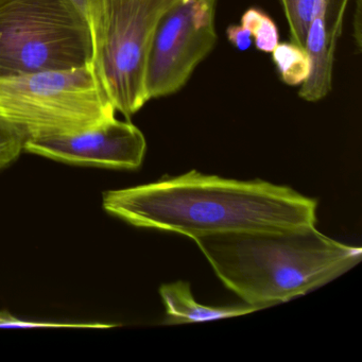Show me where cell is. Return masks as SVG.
Here are the masks:
<instances>
[{
	"label": "cell",
	"mask_w": 362,
	"mask_h": 362,
	"mask_svg": "<svg viewBox=\"0 0 362 362\" xmlns=\"http://www.w3.org/2000/svg\"><path fill=\"white\" fill-rule=\"evenodd\" d=\"M177 0H90L92 64L116 111L130 118L149 101L148 54L163 14Z\"/></svg>",
	"instance_id": "obj_3"
},
{
	"label": "cell",
	"mask_w": 362,
	"mask_h": 362,
	"mask_svg": "<svg viewBox=\"0 0 362 362\" xmlns=\"http://www.w3.org/2000/svg\"><path fill=\"white\" fill-rule=\"evenodd\" d=\"M146 149L143 132L116 118L79 132L29 139L24 145V151L50 160L111 169L139 168Z\"/></svg>",
	"instance_id": "obj_7"
},
{
	"label": "cell",
	"mask_w": 362,
	"mask_h": 362,
	"mask_svg": "<svg viewBox=\"0 0 362 362\" xmlns=\"http://www.w3.org/2000/svg\"><path fill=\"white\" fill-rule=\"evenodd\" d=\"M160 294L166 313V319L163 324L167 325L215 321L258 311L256 307L247 304L222 307L199 304L194 300L190 284L184 281L164 284L160 286Z\"/></svg>",
	"instance_id": "obj_9"
},
{
	"label": "cell",
	"mask_w": 362,
	"mask_h": 362,
	"mask_svg": "<svg viewBox=\"0 0 362 362\" xmlns=\"http://www.w3.org/2000/svg\"><path fill=\"white\" fill-rule=\"evenodd\" d=\"M349 3V0H317L315 3L305 44L310 59V75L298 93L305 101L317 103L332 90L334 52Z\"/></svg>",
	"instance_id": "obj_8"
},
{
	"label": "cell",
	"mask_w": 362,
	"mask_h": 362,
	"mask_svg": "<svg viewBox=\"0 0 362 362\" xmlns=\"http://www.w3.org/2000/svg\"><path fill=\"white\" fill-rule=\"evenodd\" d=\"M241 26L247 28L254 37V44L259 52L272 54L279 44V33L272 18L257 8H250L241 18Z\"/></svg>",
	"instance_id": "obj_11"
},
{
	"label": "cell",
	"mask_w": 362,
	"mask_h": 362,
	"mask_svg": "<svg viewBox=\"0 0 362 362\" xmlns=\"http://www.w3.org/2000/svg\"><path fill=\"white\" fill-rule=\"evenodd\" d=\"M75 7L81 12L82 16L88 20V7H90V0H71Z\"/></svg>",
	"instance_id": "obj_16"
},
{
	"label": "cell",
	"mask_w": 362,
	"mask_h": 362,
	"mask_svg": "<svg viewBox=\"0 0 362 362\" xmlns=\"http://www.w3.org/2000/svg\"><path fill=\"white\" fill-rule=\"evenodd\" d=\"M217 0H177L160 18L148 54L149 100L175 94L217 43Z\"/></svg>",
	"instance_id": "obj_6"
},
{
	"label": "cell",
	"mask_w": 362,
	"mask_h": 362,
	"mask_svg": "<svg viewBox=\"0 0 362 362\" xmlns=\"http://www.w3.org/2000/svg\"><path fill=\"white\" fill-rule=\"evenodd\" d=\"M103 209L136 228L192 239L222 233L285 230L317 223V201L264 180L239 181L190 170L103 194Z\"/></svg>",
	"instance_id": "obj_1"
},
{
	"label": "cell",
	"mask_w": 362,
	"mask_h": 362,
	"mask_svg": "<svg viewBox=\"0 0 362 362\" xmlns=\"http://www.w3.org/2000/svg\"><path fill=\"white\" fill-rule=\"evenodd\" d=\"M226 37L239 52H247L253 44L251 33L241 25H230L226 30Z\"/></svg>",
	"instance_id": "obj_15"
},
{
	"label": "cell",
	"mask_w": 362,
	"mask_h": 362,
	"mask_svg": "<svg viewBox=\"0 0 362 362\" xmlns=\"http://www.w3.org/2000/svg\"><path fill=\"white\" fill-rule=\"evenodd\" d=\"M115 325L103 323H58L18 319L7 311H0V328H110Z\"/></svg>",
	"instance_id": "obj_14"
},
{
	"label": "cell",
	"mask_w": 362,
	"mask_h": 362,
	"mask_svg": "<svg viewBox=\"0 0 362 362\" xmlns=\"http://www.w3.org/2000/svg\"><path fill=\"white\" fill-rule=\"evenodd\" d=\"M88 20L71 0H0V80L92 62Z\"/></svg>",
	"instance_id": "obj_5"
},
{
	"label": "cell",
	"mask_w": 362,
	"mask_h": 362,
	"mask_svg": "<svg viewBox=\"0 0 362 362\" xmlns=\"http://www.w3.org/2000/svg\"><path fill=\"white\" fill-rule=\"evenodd\" d=\"M26 136L0 113V169L9 166L24 151Z\"/></svg>",
	"instance_id": "obj_13"
},
{
	"label": "cell",
	"mask_w": 362,
	"mask_h": 362,
	"mask_svg": "<svg viewBox=\"0 0 362 362\" xmlns=\"http://www.w3.org/2000/svg\"><path fill=\"white\" fill-rule=\"evenodd\" d=\"M317 0H281L292 43L305 48Z\"/></svg>",
	"instance_id": "obj_12"
},
{
	"label": "cell",
	"mask_w": 362,
	"mask_h": 362,
	"mask_svg": "<svg viewBox=\"0 0 362 362\" xmlns=\"http://www.w3.org/2000/svg\"><path fill=\"white\" fill-rule=\"evenodd\" d=\"M272 54L281 80L287 86H300L310 75V59L305 48L292 42L281 43L274 48Z\"/></svg>",
	"instance_id": "obj_10"
},
{
	"label": "cell",
	"mask_w": 362,
	"mask_h": 362,
	"mask_svg": "<svg viewBox=\"0 0 362 362\" xmlns=\"http://www.w3.org/2000/svg\"><path fill=\"white\" fill-rule=\"evenodd\" d=\"M194 243L224 286L258 310L330 283L362 257L361 247L334 240L315 226L206 235Z\"/></svg>",
	"instance_id": "obj_2"
},
{
	"label": "cell",
	"mask_w": 362,
	"mask_h": 362,
	"mask_svg": "<svg viewBox=\"0 0 362 362\" xmlns=\"http://www.w3.org/2000/svg\"><path fill=\"white\" fill-rule=\"evenodd\" d=\"M116 112L92 62L0 80V113L26 141L86 130Z\"/></svg>",
	"instance_id": "obj_4"
}]
</instances>
